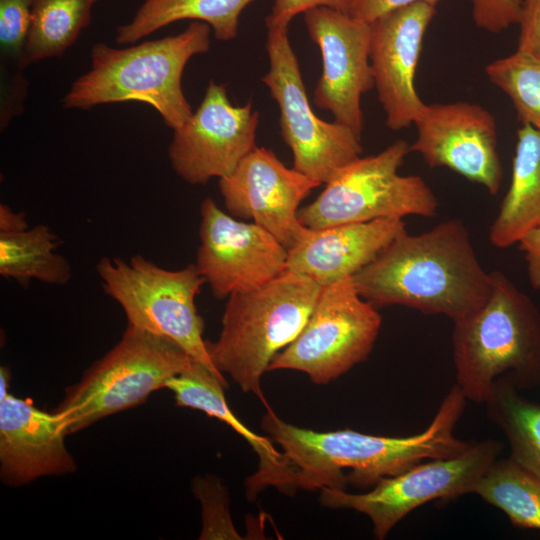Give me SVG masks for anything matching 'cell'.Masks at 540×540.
I'll use <instances>...</instances> for the list:
<instances>
[{
	"label": "cell",
	"instance_id": "cell-8",
	"mask_svg": "<svg viewBox=\"0 0 540 540\" xmlns=\"http://www.w3.org/2000/svg\"><path fill=\"white\" fill-rule=\"evenodd\" d=\"M410 152V144L397 139L378 154L356 158L326 183L313 202L299 209V221L307 228L320 229L410 215L435 216L438 200L425 180L398 173Z\"/></svg>",
	"mask_w": 540,
	"mask_h": 540
},
{
	"label": "cell",
	"instance_id": "cell-7",
	"mask_svg": "<svg viewBox=\"0 0 540 540\" xmlns=\"http://www.w3.org/2000/svg\"><path fill=\"white\" fill-rule=\"evenodd\" d=\"M96 272L105 293L121 306L129 325L175 341L227 383L203 338L204 322L195 298L206 282L195 264L169 270L137 254L128 260L104 257Z\"/></svg>",
	"mask_w": 540,
	"mask_h": 540
},
{
	"label": "cell",
	"instance_id": "cell-1",
	"mask_svg": "<svg viewBox=\"0 0 540 540\" xmlns=\"http://www.w3.org/2000/svg\"><path fill=\"white\" fill-rule=\"evenodd\" d=\"M467 399L454 384L433 420L420 433L379 436L352 429L319 432L283 421L270 408L261 428L280 447L291 476V495L299 489H370L425 460L456 456L474 441L454 435Z\"/></svg>",
	"mask_w": 540,
	"mask_h": 540
},
{
	"label": "cell",
	"instance_id": "cell-24",
	"mask_svg": "<svg viewBox=\"0 0 540 540\" xmlns=\"http://www.w3.org/2000/svg\"><path fill=\"white\" fill-rule=\"evenodd\" d=\"M59 245V237L43 224L0 232V274L21 285L31 280L65 285L72 277V268L57 252Z\"/></svg>",
	"mask_w": 540,
	"mask_h": 540
},
{
	"label": "cell",
	"instance_id": "cell-30",
	"mask_svg": "<svg viewBox=\"0 0 540 540\" xmlns=\"http://www.w3.org/2000/svg\"><path fill=\"white\" fill-rule=\"evenodd\" d=\"M476 26L498 34L517 24L521 0H470Z\"/></svg>",
	"mask_w": 540,
	"mask_h": 540
},
{
	"label": "cell",
	"instance_id": "cell-14",
	"mask_svg": "<svg viewBox=\"0 0 540 540\" xmlns=\"http://www.w3.org/2000/svg\"><path fill=\"white\" fill-rule=\"evenodd\" d=\"M303 15L308 35L322 58L313 102L329 111L335 122L361 136V97L374 87L369 56L370 23L324 6L311 8Z\"/></svg>",
	"mask_w": 540,
	"mask_h": 540
},
{
	"label": "cell",
	"instance_id": "cell-21",
	"mask_svg": "<svg viewBox=\"0 0 540 540\" xmlns=\"http://www.w3.org/2000/svg\"><path fill=\"white\" fill-rule=\"evenodd\" d=\"M540 222V131L529 125L517 130L509 188L493 221L489 240L507 248Z\"/></svg>",
	"mask_w": 540,
	"mask_h": 540
},
{
	"label": "cell",
	"instance_id": "cell-9",
	"mask_svg": "<svg viewBox=\"0 0 540 540\" xmlns=\"http://www.w3.org/2000/svg\"><path fill=\"white\" fill-rule=\"evenodd\" d=\"M269 70L261 77L280 110V133L291 149L293 168L322 183L363 153L361 136L312 110L286 24L268 25Z\"/></svg>",
	"mask_w": 540,
	"mask_h": 540
},
{
	"label": "cell",
	"instance_id": "cell-22",
	"mask_svg": "<svg viewBox=\"0 0 540 540\" xmlns=\"http://www.w3.org/2000/svg\"><path fill=\"white\" fill-rule=\"evenodd\" d=\"M253 0H144L132 20L116 28L115 41L134 44L176 21L191 19L207 23L217 40L229 41L238 34L239 17Z\"/></svg>",
	"mask_w": 540,
	"mask_h": 540
},
{
	"label": "cell",
	"instance_id": "cell-6",
	"mask_svg": "<svg viewBox=\"0 0 540 540\" xmlns=\"http://www.w3.org/2000/svg\"><path fill=\"white\" fill-rule=\"evenodd\" d=\"M195 361L175 341L127 326L119 342L70 386L53 410L66 435L144 403Z\"/></svg>",
	"mask_w": 540,
	"mask_h": 540
},
{
	"label": "cell",
	"instance_id": "cell-10",
	"mask_svg": "<svg viewBox=\"0 0 540 540\" xmlns=\"http://www.w3.org/2000/svg\"><path fill=\"white\" fill-rule=\"evenodd\" d=\"M381 324L377 308L359 295L352 277L322 286L303 329L268 371L296 370L327 385L369 357Z\"/></svg>",
	"mask_w": 540,
	"mask_h": 540
},
{
	"label": "cell",
	"instance_id": "cell-31",
	"mask_svg": "<svg viewBox=\"0 0 540 540\" xmlns=\"http://www.w3.org/2000/svg\"><path fill=\"white\" fill-rule=\"evenodd\" d=\"M517 49L540 58V0H521Z\"/></svg>",
	"mask_w": 540,
	"mask_h": 540
},
{
	"label": "cell",
	"instance_id": "cell-16",
	"mask_svg": "<svg viewBox=\"0 0 540 540\" xmlns=\"http://www.w3.org/2000/svg\"><path fill=\"white\" fill-rule=\"evenodd\" d=\"M436 7L424 2L391 10L370 22V64L386 126L414 124L426 103L415 88L416 70Z\"/></svg>",
	"mask_w": 540,
	"mask_h": 540
},
{
	"label": "cell",
	"instance_id": "cell-15",
	"mask_svg": "<svg viewBox=\"0 0 540 540\" xmlns=\"http://www.w3.org/2000/svg\"><path fill=\"white\" fill-rule=\"evenodd\" d=\"M410 145L430 168L446 167L496 195L503 169L494 116L477 103L427 104Z\"/></svg>",
	"mask_w": 540,
	"mask_h": 540
},
{
	"label": "cell",
	"instance_id": "cell-34",
	"mask_svg": "<svg viewBox=\"0 0 540 540\" xmlns=\"http://www.w3.org/2000/svg\"><path fill=\"white\" fill-rule=\"evenodd\" d=\"M517 244L526 260L530 285L534 290H540V222L526 232Z\"/></svg>",
	"mask_w": 540,
	"mask_h": 540
},
{
	"label": "cell",
	"instance_id": "cell-3",
	"mask_svg": "<svg viewBox=\"0 0 540 540\" xmlns=\"http://www.w3.org/2000/svg\"><path fill=\"white\" fill-rule=\"evenodd\" d=\"M210 32L207 23L192 21L181 33L123 49L96 43L90 69L72 83L62 106L88 110L100 104L142 102L173 130L193 114L182 75L194 55L209 51Z\"/></svg>",
	"mask_w": 540,
	"mask_h": 540
},
{
	"label": "cell",
	"instance_id": "cell-13",
	"mask_svg": "<svg viewBox=\"0 0 540 540\" xmlns=\"http://www.w3.org/2000/svg\"><path fill=\"white\" fill-rule=\"evenodd\" d=\"M200 214L195 265L215 297L257 288L286 270L287 248L263 227L235 219L209 197Z\"/></svg>",
	"mask_w": 540,
	"mask_h": 540
},
{
	"label": "cell",
	"instance_id": "cell-26",
	"mask_svg": "<svg viewBox=\"0 0 540 540\" xmlns=\"http://www.w3.org/2000/svg\"><path fill=\"white\" fill-rule=\"evenodd\" d=\"M473 494L505 513L514 527L540 530V480L512 458L495 460Z\"/></svg>",
	"mask_w": 540,
	"mask_h": 540
},
{
	"label": "cell",
	"instance_id": "cell-36",
	"mask_svg": "<svg viewBox=\"0 0 540 540\" xmlns=\"http://www.w3.org/2000/svg\"><path fill=\"white\" fill-rule=\"evenodd\" d=\"M11 382V372L8 367L1 366L0 368V400L5 398L8 393V387Z\"/></svg>",
	"mask_w": 540,
	"mask_h": 540
},
{
	"label": "cell",
	"instance_id": "cell-25",
	"mask_svg": "<svg viewBox=\"0 0 540 540\" xmlns=\"http://www.w3.org/2000/svg\"><path fill=\"white\" fill-rule=\"evenodd\" d=\"M35 0H0L1 130L23 112L28 81L24 55Z\"/></svg>",
	"mask_w": 540,
	"mask_h": 540
},
{
	"label": "cell",
	"instance_id": "cell-11",
	"mask_svg": "<svg viewBox=\"0 0 540 540\" xmlns=\"http://www.w3.org/2000/svg\"><path fill=\"white\" fill-rule=\"evenodd\" d=\"M503 449L504 444L497 439L473 442L456 456L422 461L400 474L381 479L363 493L322 488L319 500L325 507L351 509L366 515L375 538L383 540L418 507L433 500L473 493Z\"/></svg>",
	"mask_w": 540,
	"mask_h": 540
},
{
	"label": "cell",
	"instance_id": "cell-27",
	"mask_svg": "<svg viewBox=\"0 0 540 540\" xmlns=\"http://www.w3.org/2000/svg\"><path fill=\"white\" fill-rule=\"evenodd\" d=\"M99 0H35L32 6L24 65L60 57L77 40Z\"/></svg>",
	"mask_w": 540,
	"mask_h": 540
},
{
	"label": "cell",
	"instance_id": "cell-35",
	"mask_svg": "<svg viewBox=\"0 0 540 540\" xmlns=\"http://www.w3.org/2000/svg\"><path fill=\"white\" fill-rule=\"evenodd\" d=\"M28 227L25 214L14 212L7 205H0V232L19 231Z\"/></svg>",
	"mask_w": 540,
	"mask_h": 540
},
{
	"label": "cell",
	"instance_id": "cell-17",
	"mask_svg": "<svg viewBox=\"0 0 540 540\" xmlns=\"http://www.w3.org/2000/svg\"><path fill=\"white\" fill-rule=\"evenodd\" d=\"M320 185L285 166L271 149L258 146L232 174L219 179V191L228 212L252 219L287 249L304 228L298 218L300 203Z\"/></svg>",
	"mask_w": 540,
	"mask_h": 540
},
{
	"label": "cell",
	"instance_id": "cell-5",
	"mask_svg": "<svg viewBox=\"0 0 540 540\" xmlns=\"http://www.w3.org/2000/svg\"><path fill=\"white\" fill-rule=\"evenodd\" d=\"M322 286L285 270L271 281L228 297L221 331L207 348L215 367L228 374L244 393L270 408L261 380L274 357L303 329Z\"/></svg>",
	"mask_w": 540,
	"mask_h": 540
},
{
	"label": "cell",
	"instance_id": "cell-32",
	"mask_svg": "<svg viewBox=\"0 0 540 540\" xmlns=\"http://www.w3.org/2000/svg\"><path fill=\"white\" fill-rule=\"evenodd\" d=\"M329 7L336 10H345L346 0H273L271 13L266 17L268 25L286 24L298 14L315 7Z\"/></svg>",
	"mask_w": 540,
	"mask_h": 540
},
{
	"label": "cell",
	"instance_id": "cell-18",
	"mask_svg": "<svg viewBox=\"0 0 540 540\" xmlns=\"http://www.w3.org/2000/svg\"><path fill=\"white\" fill-rule=\"evenodd\" d=\"M59 417L30 399L0 400V478L19 487L38 478L74 473L77 464L64 442Z\"/></svg>",
	"mask_w": 540,
	"mask_h": 540
},
{
	"label": "cell",
	"instance_id": "cell-19",
	"mask_svg": "<svg viewBox=\"0 0 540 540\" xmlns=\"http://www.w3.org/2000/svg\"><path fill=\"white\" fill-rule=\"evenodd\" d=\"M404 231L405 223L397 218L320 229L304 226L287 249L286 270L326 286L353 277Z\"/></svg>",
	"mask_w": 540,
	"mask_h": 540
},
{
	"label": "cell",
	"instance_id": "cell-29",
	"mask_svg": "<svg viewBox=\"0 0 540 540\" xmlns=\"http://www.w3.org/2000/svg\"><path fill=\"white\" fill-rule=\"evenodd\" d=\"M195 495L202 506V532L200 539H240L234 529L226 489L214 477L194 481Z\"/></svg>",
	"mask_w": 540,
	"mask_h": 540
},
{
	"label": "cell",
	"instance_id": "cell-4",
	"mask_svg": "<svg viewBox=\"0 0 540 540\" xmlns=\"http://www.w3.org/2000/svg\"><path fill=\"white\" fill-rule=\"evenodd\" d=\"M491 274L487 301L452 331L456 385L477 404L504 375L521 391L540 386V309L504 273Z\"/></svg>",
	"mask_w": 540,
	"mask_h": 540
},
{
	"label": "cell",
	"instance_id": "cell-28",
	"mask_svg": "<svg viewBox=\"0 0 540 540\" xmlns=\"http://www.w3.org/2000/svg\"><path fill=\"white\" fill-rule=\"evenodd\" d=\"M485 73L509 97L521 125L540 131V58L516 50L490 62Z\"/></svg>",
	"mask_w": 540,
	"mask_h": 540
},
{
	"label": "cell",
	"instance_id": "cell-20",
	"mask_svg": "<svg viewBox=\"0 0 540 540\" xmlns=\"http://www.w3.org/2000/svg\"><path fill=\"white\" fill-rule=\"evenodd\" d=\"M225 387L226 382L197 360L166 383L178 406L199 410L223 421L242 436L257 454L258 469L245 481L248 499L254 500L270 486L291 496L290 471L282 452L275 448L270 437L254 433L232 412L224 395Z\"/></svg>",
	"mask_w": 540,
	"mask_h": 540
},
{
	"label": "cell",
	"instance_id": "cell-2",
	"mask_svg": "<svg viewBox=\"0 0 540 540\" xmlns=\"http://www.w3.org/2000/svg\"><path fill=\"white\" fill-rule=\"evenodd\" d=\"M359 295L376 308L402 305L454 322L489 298L492 274L481 265L466 225L445 220L421 234L395 237L353 277Z\"/></svg>",
	"mask_w": 540,
	"mask_h": 540
},
{
	"label": "cell",
	"instance_id": "cell-33",
	"mask_svg": "<svg viewBox=\"0 0 540 540\" xmlns=\"http://www.w3.org/2000/svg\"><path fill=\"white\" fill-rule=\"evenodd\" d=\"M440 0H346L344 12L350 17L370 23L379 16L410 4L424 2L437 6Z\"/></svg>",
	"mask_w": 540,
	"mask_h": 540
},
{
	"label": "cell",
	"instance_id": "cell-23",
	"mask_svg": "<svg viewBox=\"0 0 540 540\" xmlns=\"http://www.w3.org/2000/svg\"><path fill=\"white\" fill-rule=\"evenodd\" d=\"M483 404L507 439L509 457L540 480V404L523 396L509 375L495 380Z\"/></svg>",
	"mask_w": 540,
	"mask_h": 540
},
{
	"label": "cell",
	"instance_id": "cell-12",
	"mask_svg": "<svg viewBox=\"0 0 540 540\" xmlns=\"http://www.w3.org/2000/svg\"><path fill=\"white\" fill-rule=\"evenodd\" d=\"M259 113L249 100L231 103L225 84L210 80L189 119L173 129L168 157L174 172L192 185L229 176L256 147Z\"/></svg>",
	"mask_w": 540,
	"mask_h": 540
}]
</instances>
